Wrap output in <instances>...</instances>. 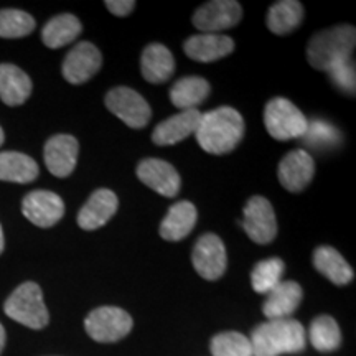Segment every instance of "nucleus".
<instances>
[{"mask_svg": "<svg viewBox=\"0 0 356 356\" xmlns=\"http://www.w3.org/2000/svg\"><path fill=\"white\" fill-rule=\"evenodd\" d=\"M244 119L234 108L221 106L202 114L195 137L204 152L225 155L241 144L244 137Z\"/></svg>", "mask_w": 356, "mask_h": 356, "instance_id": "1", "label": "nucleus"}, {"mask_svg": "<svg viewBox=\"0 0 356 356\" xmlns=\"http://www.w3.org/2000/svg\"><path fill=\"white\" fill-rule=\"evenodd\" d=\"M249 340L254 356H280L304 351L307 333L304 325L297 320H267L254 328Z\"/></svg>", "mask_w": 356, "mask_h": 356, "instance_id": "2", "label": "nucleus"}, {"mask_svg": "<svg viewBox=\"0 0 356 356\" xmlns=\"http://www.w3.org/2000/svg\"><path fill=\"white\" fill-rule=\"evenodd\" d=\"M356 44L353 25H338L315 33L307 43V61L315 70L327 71L333 65L351 58Z\"/></svg>", "mask_w": 356, "mask_h": 356, "instance_id": "3", "label": "nucleus"}, {"mask_svg": "<svg viewBox=\"0 0 356 356\" xmlns=\"http://www.w3.org/2000/svg\"><path fill=\"white\" fill-rule=\"evenodd\" d=\"M7 317L33 330H42L50 322L43 292L38 284L25 282L12 292L3 305Z\"/></svg>", "mask_w": 356, "mask_h": 356, "instance_id": "4", "label": "nucleus"}, {"mask_svg": "<svg viewBox=\"0 0 356 356\" xmlns=\"http://www.w3.org/2000/svg\"><path fill=\"white\" fill-rule=\"evenodd\" d=\"M309 119L304 113L286 97H274L266 104L264 126L275 140L302 139L307 131Z\"/></svg>", "mask_w": 356, "mask_h": 356, "instance_id": "5", "label": "nucleus"}, {"mask_svg": "<svg viewBox=\"0 0 356 356\" xmlns=\"http://www.w3.org/2000/svg\"><path fill=\"white\" fill-rule=\"evenodd\" d=\"M132 317L119 307H99L84 320L88 335L99 343H114L132 330Z\"/></svg>", "mask_w": 356, "mask_h": 356, "instance_id": "6", "label": "nucleus"}, {"mask_svg": "<svg viewBox=\"0 0 356 356\" xmlns=\"http://www.w3.org/2000/svg\"><path fill=\"white\" fill-rule=\"evenodd\" d=\"M106 108L132 129H144L152 119L149 102L127 86L113 88L106 95Z\"/></svg>", "mask_w": 356, "mask_h": 356, "instance_id": "7", "label": "nucleus"}, {"mask_svg": "<svg viewBox=\"0 0 356 356\" xmlns=\"http://www.w3.org/2000/svg\"><path fill=\"white\" fill-rule=\"evenodd\" d=\"M241 226L256 244H269L277 236V220L270 202L264 197H252L243 211Z\"/></svg>", "mask_w": 356, "mask_h": 356, "instance_id": "8", "label": "nucleus"}, {"mask_svg": "<svg viewBox=\"0 0 356 356\" xmlns=\"http://www.w3.org/2000/svg\"><path fill=\"white\" fill-rule=\"evenodd\" d=\"M243 17L241 3L236 0H213L203 3L191 17V22L203 33H220L233 29Z\"/></svg>", "mask_w": 356, "mask_h": 356, "instance_id": "9", "label": "nucleus"}, {"mask_svg": "<svg viewBox=\"0 0 356 356\" xmlns=\"http://www.w3.org/2000/svg\"><path fill=\"white\" fill-rule=\"evenodd\" d=\"M195 270L207 280H216L228 267V254L220 236L207 233L198 239L191 252Z\"/></svg>", "mask_w": 356, "mask_h": 356, "instance_id": "10", "label": "nucleus"}, {"mask_svg": "<svg viewBox=\"0 0 356 356\" xmlns=\"http://www.w3.org/2000/svg\"><path fill=\"white\" fill-rule=\"evenodd\" d=\"M22 211L26 220L40 228H51L65 215L61 197L48 190L30 191L22 202Z\"/></svg>", "mask_w": 356, "mask_h": 356, "instance_id": "11", "label": "nucleus"}, {"mask_svg": "<svg viewBox=\"0 0 356 356\" xmlns=\"http://www.w3.org/2000/svg\"><path fill=\"white\" fill-rule=\"evenodd\" d=\"M315 162L314 157L304 149L289 152L279 163V184L291 193H300L314 180Z\"/></svg>", "mask_w": 356, "mask_h": 356, "instance_id": "12", "label": "nucleus"}, {"mask_svg": "<svg viewBox=\"0 0 356 356\" xmlns=\"http://www.w3.org/2000/svg\"><path fill=\"white\" fill-rule=\"evenodd\" d=\"M102 55L91 42H81L73 47L63 61V76L71 84H83L101 70Z\"/></svg>", "mask_w": 356, "mask_h": 356, "instance_id": "13", "label": "nucleus"}, {"mask_svg": "<svg viewBox=\"0 0 356 356\" xmlns=\"http://www.w3.org/2000/svg\"><path fill=\"white\" fill-rule=\"evenodd\" d=\"M137 177L142 184L167 198L177 197L180 191V175L172 163L160 159H144L137 165Z\"/></svg>", "mask_w": 356, "mask_h": 356, "instance_id": "14", "label": "nucleus"}, {"mask_svg": "<svg viewBox=\"0 0 356 356\" xmlns=\"http://www.w3.org/2000/svg\"><path fill=\"white\" fill-rule=\"evenodd\" d=\"M79 144L73 136L58 134L44 144V163L51 175L58 178H66L73 173L78 162Z\"/></svg>", "mask_w": 356, "mask_h": 356, "instance_id": "15", "label": "nucleus"}, {"mask_svg": "<svg viewBox=\"0 0 356 356\" xmlns=\"http://www.w3.org/2000/svg\"><path fill=\"white\" fill-rule=\"evenodd\" d=\"M119 200L108 188L96 190L78 213V225L84 231H95L104 226L115 215Z\"/></svg>", "mask_w": 356, "mask_h": 356, "instance_id": "16", "label": "nucleus"}, {"mask_svg": "<svg viewBox=\"0 0 356 356\" xmlns=\"http://www.w3.org/2000/svg\"><path fill=\"white\" fill-rule=\"evenodd\" d=\"M186 56L198 63H213L234 51V42L228 35L200 33L193 35L184 44Z\"/></svg>", "mask_w": 356, "mask_h": 356, "instance_id": "17", "label": "nucleus"}, {"mask_svg": "<svg viewBox=\"0 0 356 356\" xmlns=\"http://www.w3.org/2000/svg\"><path fill=\"white\" fill-rule=\"evenodd\" d=\"M200 119H202V113L198 109L181 111V113L160 122L154 129L152 142L160 147L178 144V142L190 137L191 134H195L200 124Z\"/></svg>", "mask_w": 356, "mask_h": 356, "instance_id": "18", "label": "nucleus"}, {"mask_svg": "<svg viewBox=\"0 0 356 356\" xmlns=\"http://www.w3.org/2000/svg\"><path fill=\"white\" fill-rule=\"evenodd\" d=\"M266 296L264 304H262V314L266 315L267 320H280L289 318L297 310L304 292L299 284L293 280H284Z\"/></svg>", "mask_w": 356, "mask_h": 356, "instance_id": "19", "label": "nucleus"}, {"mask_svg": "<svg viewBox=\"0 0 356 356\" xmlns=\"http://www.w3.org/2000/svg\"><path fill=\"white\" fill-rule=\"evenodd\" d=\"M140 71L145 81L162 84L168 81L175 73V58L165 44H147L140 58Z\"/></svg>", "mask_w": 356, "mask_h": 356, "instance_id": "20", "label": "nucleus"}, {"mask_svg": "<svg viewBox=\"0 0 356 356\" xmlns=\"http://www.w3.org/2000/svg\"><path fill=\"white\" fill-rule=\"evenodd\" d=\"M197 208L190 202H178L172 204L165 218L160 222V236L165 241H181L191 233L197 225Z\"/></svg>", "mask_w": 356, "mask_h": 356, "instance_id": "21", "label": "nucleus"}, {"mask_svg": "<svg viewBox=\"0 0 356 356\" xmlns=\"http://www.w3.org/2000/svg\"><path fill=\"white\" fill-rule=\"evenodd\" d=\"M32 79L10 63L0 65V99L7 106H20L32 95Z\"/></svg>", "mask_w": 356, "mask_h": 356, "instance_id": "22", "label": "nucleus"}, {"mask_svg": "<svg viewBox=\"0 0 356 356\" xmlns=\"http://www.w3.org/2000/svg\"><path fill=\"white\" fill-rule=\"evenodd\" d=\"M314 266L335 286H346L355 277L353 269L345 257L332 246H320L314 252Z\"/></svg>", "mask_w": 356, "mask_h": 356, "instance_id": "23", "label": "nucleus"}, {"mask_svg": "<svg viewBox=\"0 0 356 356\" xmlns=\"http://www.w3.org/2000/svg\"><path fill=\"white\" fill-rule=\"evenodd\" d=\"M210 83L200 76L180 78L170 89V101L177 109L191 111L197 109L200 104L210 96Z\"/></svg>", "mask_w": 356, "mask_h": 356, "instance_id": "24", "label": "nucleus"}, {"mask_svg": "<svg viewBox=\"0 0 356 356\" xmlns=\"http://www.w3.org/2000/svg\"><path fill=\"white\" fill-rule=\"evenodd\" d=\"M304 20V7L297 0H280L270 6L266 24L270 32L284 37L292 33Z\"/></svg>", "mask_w": 356, "mask_h": 356, "instance_id": "25", "label": "nucleus"}, {"mask_svg": "<svg viewBox=\"0 0 356 356\" xmlns=\"http://www.w3.org/2000/svg\"><path fill=\"white\" fill-rule=\"evenodd\" d=\"M83 32V25L78 17L71 13H61L53 17L42 30V42L51 50L63 48L66 44L73 43Z\"/></svg>", "mask_w": 356, "mask_h": 356, "instance_id": "26", "label": "nucleus"}, {"mask_svg": "<svg viewBox=\"0 0 356 356\" xmlns=\"http://www.w3.org/2000/svg\"><path fill=\"white\" fill-rule=\"evenodd\" d=\"M37 162L22 152H0V180L30 184L38 177Z\"/></svg>", "mask_w": 356, "mask_h": 356, "instance_id": "27", "label": "nucleus"}, {"mask_svg": "<svg viewBox=\"0 0 356 356\" xmlns=\"http://www.w3.org/2000/svg\"><path fill=\"white\" fill-rule=\"evenodd\" d=\"M309 338L315 350L328 353L340 346L341 332L335 318H332L330 315H320L310 323Z\"/></svg>", "mask_w": 356, "mask_h": 356, "instance_id": "28", "label": "nucleus"}, {"mask_svg": "<svg viewBox=\"0 0 356 356\" xmlns=\"http://www.w3.org/2000/svg\"><path fill=\"white\" fill-rule=\"evenodd\" d=\"M284 270H286V264L280 257L259 261L251 273L252 289L257 293H269L279 282H282Z\"/></svg>", "mask_w": 356, "mask_h": 356, "instance_id": "29", "label": "nucleus"}, {"mask_svg": "<svg viewBox=\"0 0 356 356\" xmlns=\"http://www.w3.org/2000/svg\"><path fill=\"white\" fill-rule=\"evenodd\" d=\"M35 29V19L30 13L17 8L0 10V38H24Z\"/></svg>", "mask_w": 356, "mask_h": 356, "instance_id": "30", "label": "nucleus"}, {"mask_svg": "<svg viewBox=\"0 0 356 356\" xmlns=\"http://www.w3.org/2000/svg\"><path fill=\"white\" fill-rule=\"evenodd\" d=\"M213 356H254L248 337L238 332H222L213 337L210 345Z\"/></svg>", "mask_w": 356, "mask_h": 356, "instance_id": "31", "label": "nucleus"}, {"mask_svg": "<svg viewBox=\"0 0 356 356\" xmlns=\"http://www.w3.org/2000/svg\"><path fill=\"white\" fill-rule=\"evenodd\" d=\"M302 140L312 149L317 150H327L337 147V144L341 142V134L337 127L322 119H315L307 124V131L302 137Z\"/></svg>", "mask_w": 356, "mask_h": 356, "instance_id": "32", "label": "nucleus"}, {"mask_svg": "<svg viewBox=\"0 0 356 356\" xmlns=\"http://www.w3.org/2000/svg\"><path fill=\"white\" fill-rule=\"evenodd\" d=\"M328 78L333 83V86L340 89L345 95H355L356 91V71H355V63L348 60L340 61V63L333 65L332 68L327 70Z\"/></svg>", "mask_w": 356, "mask_h": 356, "instance_id": "33", "label": "nucleus"}, {"mask_svg": "<svg viewBox=\"0 0 356 356\" xmlns=\"http://www.w3.org/2000/svg\"><path fill=\"white\" fill-rule=\"evenodd\" d=\"M104 6L108 7V10L111 13H114L115 17H126L134 10L136 2H134V0H108Z\"/></svg>", "mask_w": 356, "mask_h": 356, "instance_id": "34", "label": "nucleus"}, {"mask_svg": "<svg viewBox=\"0 0 356 356\" xmlns=\"http://www.w3.org/2000/svg\"><path fill=\"white\" fill-rule=\"evenodd\" d=\"M3 346H6V330H3V325L0 323V353H2Z\"/></svg>", "mask_w": 356, "mask_h": 356, "instance_id": "35", "label": "nucleus"}, {"mask_svg": "<svg viewBox=\"0 0 356 356\" xmlns=\"http://www.w3.org/2000/svg\"><path fill=\"white\" fill-rule=\"evenodd\" d=\"M3 246H6V241H3V231H2V226H0V254H2Z\"/></svg>", "mask_w": 356, "mask_h": 356, "instance_id": "36", "label": "nucleus"}, {"mask_svg": "<svg viewBox=\"0 0 356 356\" xmlns=\"http://www.w3.org/2000/svg\"><path fill=\"white\" fill-rule=\"evenodd\" d=\"M3 140H6V134H3V131H2V127H0V145L3 144Z\"/></svg>", "mask_w": 356, "mask_h": 356, "instance_id": "37", "label": "nucleus"}]
</instances>
